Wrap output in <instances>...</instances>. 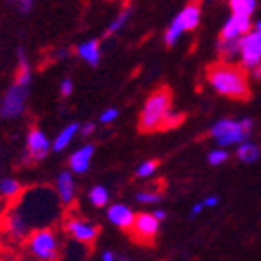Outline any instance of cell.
Wrapping results in <instances>:
<instances>
[{"label": "cell", "instance_id": "6da1fadb", "mask_svg": "<svg viewBox=\"0 0 261 261\" xmlns=\"http://www.w3.org/2000/svg\"><path fill=\"white\" fill-rule=\"evenodd\" d=\"M206 79L214 86V90L232 100L250 99V86L248 75L243 66L234 62H212L206 66Z\"/></svg>", "mask_w": 261, "mask_h": 261}, {"label": "cell", "instance_id": "7a4b0ae2", "mask_svg": "<svg viewBox=\"0 0 261 261\" xmlns=\"http://www.w3.org/2000/svg\"><path fill=\"white\" fill-rule=\"evenodd\" d=\"M172 99H174V95H172V90L168 86H159L150 93L139 115L141 134H153V132L163 130V122L170 113Z\"/></svg>", "mask_w": 261, "mask_h": 261}, {"label": "cell", "instance_id": "3957f363", "mask_svg": "<svg viewBox=\"0 0 261 261\" xmlns=\"http://www.w3.org/2000/svg\"><path fill=\"white\" fill-rule=\"evenodd\" d=\"M159 228V219L152 214H137L134 219V225L128 230L130 240L141 247H153Z\"/></svg>", "mask_w": 261, "mask_h": 261}, {"label": "cell", "instance_id": "277c9868", "mask_svg": "<svg viewBox=\"0 0 261 261\" xmlns=\"http://www.w3.org/2000/svg\"><path fill=\"white\" fill-rule=\"evenodd\" d=\"M199 15H201V6L197 0L190 2L187 8L179 13V17L174 20V24L170 26V30L166 31V44L172 46V44L177 40V37L183 33V31H192L196 30L197 24H199Z\"/></svg>", "mask_w": 261, "mask_h": 261}, {"label": "cell", "instance_id": "5b68a950", "mask_svg": "<svg viewBox=\"0 0 261 261\" xmlns=\"http://www.w3.org/2000/svg\"><path fill=\"white\" fill-rule=\"evenodd\" d=\"M30 250L40 259H57L59 250H57V241L55 234L48 228H40V230L31 232L30 236Z\"/></svg>", "mask_w": 261, "mask_h": 261}, {"label": "cell", "instance_id": "8992f818", "mask_svg": "<svg viewBox=\"0 0 261 261\" xmlns=\"http://www.w3.org/2000/svg\"><path fill=\"white\" fill-rule=\"evenodd\" d=\"M26 95H28V86H22V84L15 83L11 86V90L6 93L2 105H0V115L6 119L20 115L22 110H24V102H26Z\"/></svg>", "mask_w": 261, "mask_h": 261}, {"label": "cell", "instance_id": "52a82bcc", "mask_svg": "<svg viewBox=\"0 0 261 261\" xmlns=\"http://www.w3.org/2000/svg\"><path fill=\"white\" fill-rule=\"evenodd\" d=\"M210 135L216 137L221 144H234L243 141L248 135V132L243 128L241 122L234 121H221L210 130Z\"/></svg>", "mask_w": 261, "mask_h": 261}, {"label": "cell", "instance_id": "ba28073f", "mask_svg": "<svg viewBox=\"0 0 261 261\" xmlns=\"http://www.w3.org/2000/svg\"><path fill=\"white\" fill-rule=\"evenodd\" d=\"M66 230H68V234H70L73 240L81 241V243H84V245H90V247L95 243L97 234H99V228H97V226L90 225V223L83 221V219H79V218L68 219V221H66Z\"/></svg>", "mask_w": 261, "mask_h": 261}, {"label": "cell", "instance_id": "9c48e42d", "mask_svg": "<svg viewBox=\"0 0 261 261\" xmlns=\"http://www.w3.org/2000/svg\"><path fill=\"white\" fill-rule=\"evenodd\" d=\"M240 53L245 66H256L261 61V31L248 33L240 39Z\"/></svg>", "mask_w": 261, "mask_h": 261}, {"label": "cell", "instance_id": "30bf717a", "mask_svg": "<svg viewBox=\"0 0 261 261\" xmlns=\"http://www.w3.org/2000/svg\"><path fill=\"white\" fill-rule=\"evenodd\" d=\"M28 152H30L31 161H40L48 153V139L37 128H33L28 135Z\"/></svg>", "mask_w": 261, "mask_h": 261}, {"label": "cell", "instance_id": "8fae6325", "mask_svg": "<svg viewBox=\"0 0 261 261\" xmlns=\"http://www.w3.org/2000/svg\"><path fill=\"white\" fill-rule=\"evenodd\" d=\"M250 30V18L248 15L234 13V17L226 22L221 31V39H238L241 33H248Z\"/></svg>", "mask_w": 261, "mask_h": 261}, {"label": "cell", "instance_id": "7c38bea8", "mask_svg": "<svg viewBox=\"0 0 261 261\" xmlns=\"http://www.w3.org/2000/svg\"><path fill=\"white\" fill-rule=\"evenodd\" d=\"M108 218H110V221L115 223L121 230H124L128 234V230H130L132 225H134L135 216L130 212V208H126L124 205H115L108 210Z\"/></svg>", "mask_w": 261, "mask_h": 261}, {"label": "cell", "instance_id": "4fadbf2b", "mask_svg": "<svg viewBox=\"0 0 261 261\" xmlns=\"http://www.w3.org/2000/svg\"><path fill=\"white\" fill-rule=\"evenodd\" d=\"M92 155H93L92 144H88V146L81 148L79 152H75L73 155L70 157V166L73 168V172H77V174L86 172L88 166H90V159H92Z\"/></svg>", "mask_w": 261, "mask_h": 261}, {"label": "cell", "instance_id": "5bb4252c", "mask_svg": "<svg viewBox=\"0 0 261 261\" xmlns=\"http://www.w3.org/2000/svg\"><path fill=\"white\" fill-rule=\"evenodd\" d=\"M57 188H59V196H61L62 203H70L73 199V179L68 172H62L57 181Z\"/></svg>", "mask_w": 261, "mask_h": 261}, {"label": "cell", "instance_id": "9a60e30c", "mask_svg": "<svg viewBox=\"0 0 261 261\" xmlns=\"http://www.w3.org/2000/svg\"><path fill=\"white\" fill-rule=\"evenodd\" d=\"M79 55L83 57L84 61H88L90 64L95 66L97 62H99V57H100L99 40H90V42L83 44V46L79 48Z\"/></svg>", "mask_w": 261, "mask_h": 261}, {"label": "cell", "instance_id": "2e32d148", "mask_svg": "<svg viewBox=\"0 0 261 261\" xmlns=\"http://www.w3.org/2000/svg\"><path fill=\"white\" fill-rule=\"evenodd\" d=\"M219 53H221L223 61L232 59L234 55L240 53V40L238 39H221L219 40Z\"/></svg>", "mask_w": 261, "mask_h": 261}, {"label": "cell", "instance_id": "e0dca14e", "mask_svg": "<svg viewBox=\"0 0 261 261\" xmlns=\"http://www.w3.org/2000/svg\"><path fill=\"white\" fill-rule=\"evenodd\" d=\"M18 57H20V62H18V70H17V73H15V83L22 84V86H28V84H30V66H28L22 51L18 53Z\"/></svg>", "mask_w": 261, "mask_h": 261}, {"label": "cell", "instance_id": "ac0fdd59", "mask_svg": "<svg viewBox=\"0 0 261 261\" xmlns=\"http://www.w3.org/2000/svg\"><path fill=\"white\" fill-rule=\"evenodd\" d=\"M230 8L234 13L240 15H252L254 8H256V0H230Z\"/></svg>", "mask_w": 261, "mask_h": 261}, {"label": "cell", "instance_id": "d6986e66", "mask_svg": "<svg viewBox=\"0 0 261 261\" xmlns=\"http://www.w3.org/2000/svg\"><path fill=\"white\" fill-rule=\"evenodd\" d=\"M257 155H259V150H257V146H254V144H243V146L238 150V157L245 163L256 161Z\"/></svg>", "mask_w": 261, "mask_h": 261}, {"label": "cell", "instance_id": "ffe728a7", "mask_svg": "<svg viewBox=\"0 0 261 261\" xmlns=\"http://www.w3.org/2000/svg\"><path fill=\"white\" fill-rule=\"evenodd\" d=\"M77 124H71V126H68L66 130H62L61 132V135L57 137V141H55V144H53V148L55 150H62L66 146V144L70 143V139H71V135L77 132Z\"/></svg>", "mask_w": 261, "mask_h": 261}, {"label": "cell", "instance_id": "44dd1931", "mask_svg": "<svg viewBox=\"0 0 261 261\" xmlns=\"http://www.w3.org/2000/svg\"><path fill=\"white\" fill-rule=\"evenodd\" d=\"M20 192V185L15 181V179H4L0 181V194L4 196H17Z\"/></svg>", "mask_w": 261, "mask_h": 261}, {"label": "cell", "instance_id": "7402d4cb", "mask_svg": "<svg viewBox=\"0 0 261 261\" xmlns=\"http://www.w3.org/2000/svg\"><path fill=\"white\" fill-rule=\"evenodd\" d=\"M90 199H92V203L95 206H105L106 201H108V192H106V188L102 187H95L92 190V194H90Z\"/></svg>", "mask_w": 261, "mask_h": 261}, {"label": "cell", "instance_id": "603a6c76", "mask_svg": "<svg viewBox=\"0 0 261 261\" xmlns=\"http://www.w3.org/2000/svg\"><path fill=\"white\" fill-rule=\"evenodd\" d=\"M185 113H172L170 112L168 115H166V119H165V122H163V130L161 132H165V130H172V128H175V126H179L181 122L185 121Z\"/></svg>", "mask_w": 261, "mask_h": 261}, {"label": "cell", "instance_id": "cb8c5ba5", "mask_svg": "<svg viewBox=\"0 0 261 261\" xmlns=\"http://www.w3.org/2000/svg\"><path fill=\"white\" fill-rule=\"evenodd\" d=\"M157 165H159V161H146L141 165V168L137 170V175L139 177H146V175H150L153 172V170L157 168Z\"/></svg>", "mask_w": 261, "mask_h": 261}, {"label": "cell", "instance_id": "d4e9b609", "mask_svg": "<svg viewBox=\"0 0 261 261\" xmlns=\"http://www.w3.org/2000/svg\"><path fill=\"white\" fill-rule=\"evenodd\" d=\"M226 152H223V150H216V152H212L208 155V161H210V165H219V163H223L226 159Z\"/></svg>", "mask_w": 261, "mask_h": 261}, {"label": "cell", "instance_id": "484cf974", "mask_svg": "<svg viewBox=\"0 0 261 261\" xmlns=\"http://www.w3.org/2000/svg\"><path fill=\"white\" fill-rule=\"evenodd\" d=\"M128 13H130L128 9H126V11H122V13L119 15L117 20H115V22H113V24H112V26H110L108 33H113V31H115V30H119V28H121L122 24H124V20H126V18H128Z\"/></svg>", "mask_w": 261, "mask_h": 261}, {"label": "cell", "instance_id": "4316f807", "mask_svg": "<svg viewBox=\"0 0 261 261\" xmlns=\"http://www.w3.org/2000/svg\"><path fill=\"white\" fill-rule=\"evenodd\" d=\"M9 4L17 6L22 13H26V11H30L31 9V0H9Z\"/></svg>", "mask_w": 261, "mask_h": 261}, {"label": "cell", "instance_id": "83f0119b", "mask_svg": "<svg viewBox=\"0 0 261 261\" xmlns=\"http://www.w3.org/2000/svg\"><path fill=\"white\" fill-rule=\"evenodd\" d=\"M161 199V197L157 196H150V194H137V201H141V203H157V201Z\"/></svg>", "mask_w": 261, "mask_h": 261}, {"label": "cell", "instance_id": "f1b7e54d", "mask_svg": "<svg viewBox=\"0 0 261 261\" xmlns=\"http://www.w3.org/2000/svg\"><path fill=\"white\" fill-rule=\"evenodd\" d=\"M115 117H117V110H108V112H105L102 115H100V121L110 122V121H113Z\"/></svg>", "mask_w": 261, "mask_h": 261}, {"label": "cell", "instance_id": "f546056e", "mask_svg": "<svg viewBox=\"0 0 261 261\" xmlns=\"http://www.w3.org/2000/svg\"><path fill=\"white\" fill-rule=\"evenodd\" d=\"M71 88H73V84H71V81H64V83H62V86H61L62 95H64V97L70 95V93H71Z\"/></svg>", "mask_w": 261, "mask_h": 261}, {"label": "cell", "instance_id": "4dcf8cb0", "mask_svg": "<svg viewBox=\"0 0 261 261\" xmlns=\"http://www.w3.org/2000/svg\"><path fill=\"white\" fill-rule=\"evenodd\" d=\"M254 77H257V79H261V61L257 62L256 66H254Z\"/></svg>", "mask_w": 261, "mask_h": 261}, {"label": "cell", "instance_id": "1f68e13d", "mask_svg": "<svg viewBox=\"0 0 261 261\" xmlns=\"http://www.w3.org/2000/svg\"><path fill=\"white\" fill-rule=\"evenodd\" d=\"M203 205H206V206H216V205H218V199H216V197H208V199H206L205 203H203Z\"/></svg>", "mask_w": 261, "mask_h": 261}, {"label": "cell", "instance_id": "d6a6232c", "mask_svg": "<svg viewBox=\"0 0 261 261\" xmlns=\"http://www.w3.org/2000/svg\"><path fill=\"white\" fill-rule=\"evenodd\" d=\"M92 132H93V124H88V126H84L83 134H84V135H88V134H92Z\"/></svg>", "mask_w": 261, "mask_h": 261}, {"label": "cell", "instance_id": "836d02e7", "mask_svg": "<svg viewBox=\"0 0 261 261\" xmlns=\"http://www.w3.org/2000/svg\"><path fill=\"white\" fill-rule=\"evenodd\" d=\"M201 208H203V203H199V205L194 206V210H192V216H196L197 212H201Z\"/></svg>", "mask_w": 261, "mask_h": 261}, {"label": "cell", "instance_id": "e575fe53", "mask_svg": "<svg viewBox=\"0 0 261 261\" xmlns=\"http://www.w3.org/2000/svg\"><path fill=\"white\" fill-rule=\"evenodd\" d=\"M153 216H155L157 219H165V212H161V210H157V212L153 214Z\"/></svg>", "mask_w": 261, "mask_h": 261}, {"label": "cell", "instance_id": "d590c367", "mask_svg": "<svg viewBox=\"0 0 261 261\" xmlns=\"http://www.w3.org/2000/svg\"><path fill=\"white\" fill-rule=\"evenodd\" d=\"M102 257H105V259H113V256H112V254H110V252H106Z\"/></svg>", "mask_w": 261, "mask_h": 261}, {"label": "cell", "instance_id": "8d00e7d4", "mask_svg": "<svg viewBox=\"0 0 261 261\" xmlns=\"http://www.w3.org/2000/svg\"><path fill=\"white\" fill-rule=\"evenodd\" d=\"M257 31H261V20L257 22Z\"/></svg>", "mask_w": 261, "mask_h": 261}]
</instances>
